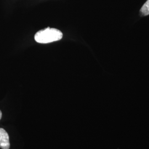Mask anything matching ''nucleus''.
<instances>
[{"label": "nucleus", "mask_w": 149, "mask_h": 149, "mask_svg": "<svg viewBox=\"0 0 149 149\" xmlns=\"http://www.w3.org/2000/svg\"><path fill=\"white\" fill-rule=\"evenodd\" d=\"M10 143L9 136L5 130L0 128V148L2 149H9Z\"/></svg>", "instance_id": "obj_2"}, {"label": "nucleus", "mask_w": 149, "mask_h": 149, "mask_svg": "<svg viewBox=\"0 0 149 149\" xmlns=\"http://www.w3.org/2000/svg\"><path fill=\"white\" fill-rule=\"evenodd\" d=\"M140 13L142 16H148L149 15V0H148L143 6L140 10Z\"/></svg>", "instance_id": "obj_3"}, {"label": "nucleus", "mask_w": 149, "mask_h": 149, "mask_svg": "<svg viewBox=\"0 0 149 149\" xmlns=\"http://www.w3.org/2000/svg\"><path fill=\"white\" fill-rule=\"evenodd\" d=\"M2 112L1 111H0V120H1V118H2Z\"/></svg>", "instance_id": "obj_4"}, {"label": "nucleus", "mask_w": 149, "mask_h": 149, "mask_svg": "<svg viewBox=\"0 0 149 149\" xmlns=\"http://www.w3.org/2000/svg\"><path fill=\"white\" fill-rule=\"evenodd\" d=\"M63 33L55 28H47L38 32L34 36L35 40L39 43L47 44L58 41L62 39Z\"/></svg>", "instance_id": "obj_1"}]
</instances>
